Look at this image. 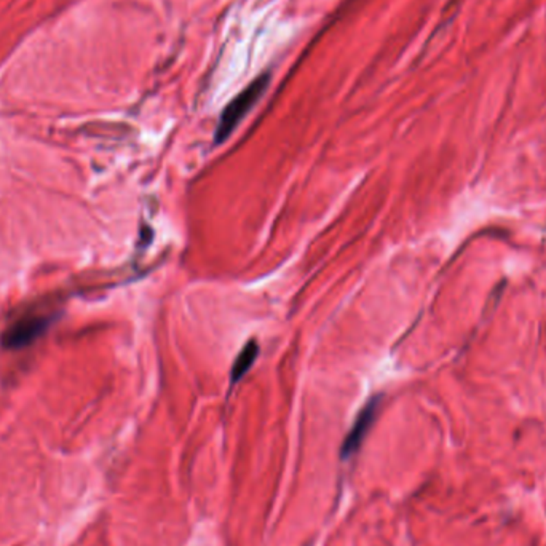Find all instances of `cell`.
Masks as SVG:
<instances>
[{"mask_svg":"<svg viewBox=\"0 0 546 546\" xmlns=\"http://www.w3.org/2000/svg\"><path fill=\"white\" fill-rule=\"evenodd\" d=\"M270 83V76L264 74V76L257 77L256 80H252L245 90L240 91L230 102L227 104L224 111L221 113L219 123H217L216 133H215V142L222 144L226 142L228 136L237 130V127L240 125L243 118L246 117V113L256 106V102L262 98V94L265 93Z\"/></svg>","mask_w":546,"mask_h":546,"instance_id":"6da1fadb","label":"cell"},{"mask_svg":"<svg viewBox=\"0 0 546 546\" xmlns=\"http://www.w3.org/2000/svg\"><path fill=\"white\" fill-rule=\"evenodd\" d=\"M379 408H380V398L379 396H375V398L367 401L364 408L360 411L358 415H356L349 435L345 436L344 443H342L340 448L342 460H349L358 452L361 444H363V441L366 439L367 433H369L372 425H374L377 414H379Z\"/></svg>","mask_w":546,"mask_h":546,"instance_id":"7a4b0ae2","label":"cell"},{"mask_svg":"<svg viewBox=\"0 0 546 546\" xmlns=\"http://www.w3.org/2000/svg\"><path fill=\"white\" fill-rule=\"evenodd\" d=\"M257 355H259V347H257L254 340L248 342V344L243 347L235 361H233L232 372H230L232 384H237L238 380H241V377L251 369L252 364H254Z\"/></svg>","mask_w":546,"mask_h":546,"instance_id":"3957f363","label":"cell"}]
</instances>
